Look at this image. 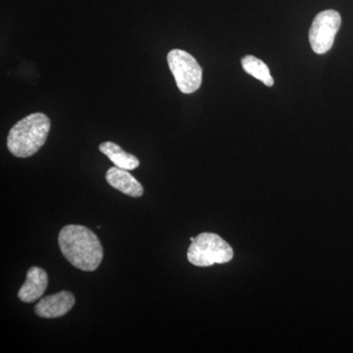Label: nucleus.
<instances>
[{"instance_id":"obj_7","label":"nucleus","mask_w":353,"mask_h":353,"mask_svg":"<svg viewBox=\"0 0 353 353\" xmlns=\"http://www.w3.org/2000/svg\"><path fill=\"white\" fill-rule=\"evenodd\" d=\"M48 285V273L39 267H32L28 271L27 279L18 292V297L23 303H34L43 296Z\"/></svg>"},{"instance_id":"obj_2","label":"nucleus","mask_w":353,"mask_h":353,"mask_svg":"<svg viewBox=\"0 0 353 353\" xmlns=\"http://www.w3.org/2000/svg\"><path fill=\"white\" fill-rule=\"evenodd\" d=\"M51 122L43 113H32L16 123L7 137V148L14 157H31L43 148Z\"/></svg>"},{"instance_id":"obj_3","label":"nucleus","mask_w":353,"mask_h":353,"mask_svg":"<svg viewBox=\"0 0 353 353\" xmlns=\"http://www.w3.org/2000/svg\"><path fill=\"white\" fill-rule=\"evenodd\" d=\"M190 241L188 259L194 266H212L213 264L227 263L233 259V248L218 234L202 233L196 238H190Z\"/></svg>"},{"instance_id":"obj_8","label":"nucleus","mask_w":353,"mask_h":353,"mask_svg":"<svg viewBox=\"0 0 353 353\" xmlns=\"http://www.w3.org/2000/svg\"><path fill=\"white\" fill-rule=\"evenodd\" d=\"M106 181L114 189L131 197H141L143 188L130 172L115 166L109 169L105 175Z\"/></svg>"},{"instance_id":"obj_5","label":"nucleus","mask_w":353,"mask_h":353,"mask_svg":"<svg viewBox=\"0 0 353 353\" xmlns=\"http://www.w3.org/2000/svg\"><path fill=\"white\" fill-rule=\"evenodd\" d=\"M341 24L340 13L332 9L316 16L309 31V41L315 53L324 54L331 50Z\"/></svg>"},{"instance_id":"obj_4","label":"nucleus","mask_w":353,"mask_h":353,"mask_svg":"<svg viewBox=\"0 0 353 353\" xmlns=\"http://www.w3.org/2000/svg\"><path fill=\"white\" fill-rule=\"evenodd\" d=\"M176 87L183 94H190L196 92L202 83V69L196 58L187 51L173 50L167 57Z\"/></svg>"},{"instance_id":"obj_10","label":"nucleus","mask_w":353,"mask_h":353,"mask_svg":"<svg viewBox=\"0 0 353 353\" xmlns=\"http://www.w3.org/2000/svg\"><path fill=\"white\" fill-rule=\"evenodd\" d=\"M241 65L248 75L254 77L260 82L266 85L267 87H272L274 85V79L271 76L270 70L263 61L259 58L248 55L241 60Z\"/></svg>"},{"instance_id":"obj_6","label":"nucleus","mask_w":353,"mask_h":353,"mask_svg":"<svg viewBox=\"0 0 353 353\" xmlns=\"http://www.w3.org/2000/svg\"><path fill=\"white\" fill-rule=\"evenodd\" d=\"M76 299L67 290L43 297L34 307L36 314L46 319L62 317L75 305Z\"/></svg>"},{"instance_id":"obj_1","label":"nucleus","mask_w":353,"mask_h":353,"mask_svg":"<svg viewBox=\"0 0 353 353\" xmlns=\"http://www.w3.org/2000/svg\"><path fill=\"white\" fill-rule=\"evenodd\" d=\"M58 243L65 259L80 270L95 271L103 259L101 241L87 227L68 225L62 228Z\"/></svg>"},{"instance_id":"obj_9","label":"nucleus","mask_w":353,"mask_h":353,"mask_svg":"<svg viewBox=\"0 0 353 353\" xmlns=\"http://www.w3.org/2000/svg\"><path fill=\"white\" fill-rule=\"evenodd\" d=\"M101 152L105 154L115 166L125 170L132 171L138 168L139 160L131 153H128L121 146L112 141H105L99 145Z\"/></svg>"}]
</instances>
